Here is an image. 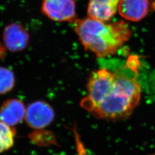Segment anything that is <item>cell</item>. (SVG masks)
<instances>
[{"label":"cell","mask_w":155,"mask_h":155,"mask_svg":"<svg viewBox=\"0 0 155 155\" xmlns=\"http://www.w3.org/2000/svg\"><path fill=\"white\" fill-rule=\"evenodd\" d=\"M75 8L74 0H43L41 6L45 15L58 22H74Z\"/></svg>","instance_id":"cell-3"},{"label":"cell","mask_w":155,"mask_h":155,"mask_svg":"<svg viewBox=\"0 0 155 155\" xmlns=\"http://www.w3.org/2000/svg\"><path fill=\"white\" fill-rule=\"evenodd\" d=\"M121 16L131 21H139L148 15L149 0H121L118 6Z\"/></svg>","instance_id":"cell-7"},{"label":"cell","mask_w":155,"mask_h":155,"mask_svg":"<svg viewBox=\"0 0 155 155\" xmlns=\"http://www.w3.org/2000/svg\"><path fill=\"white\" fill-rule=\"evenodd\" d=\"M55 117L52 107L43 101H36L28 105L26 109L25 120L29 127L42 129L48 126Z\"/></svg>","instance_id":"cell-4"},{"label":"cell","mask_w":155,"mask_h":155,"mask_svg":"<svg viewBox=\"0 0 155 155\" xmlns=\"http://www.w3.org/2000/svg\"><path fill=\"white\" fill-rule=\"evenodd\" d=\"M16 131L0 120V154L10 150L14 145Z\"/></svg>","instance_id":"cell-9"},{"label":"cell","mask_w":155,"mask_h":155,"mask_svg":"<svg viewBox=\"0 0 155 155\" xmlns=\"http://www.w3.org/2000/svg\"><path fill=\"white\" fill-rule=\"evenodd\" d=\"M15 84V76L11 69L0 67V94L10 92Z\"/></svg>","instance_id":"cell-10"},{"label":"cell","mask_w":155,"mask_h":155,"mask_svg":"<svg viewBox=\"0 0 155 155\" xmlns=\"http://www.w3.org/2000/svg\"><path fill=\"white\" fill-rule=\"evenodd\" d=\"M121 0H89V17L101 21H108L114 16Z\"/></svg>","instance_id":"cell-8"},{"label":"cell","mask_w":155,"mask_h":155,"mask_svg":"<svg viewBox=\"0 0 155 155\" xmlns=\"http://www.w3.org/2000/svg\"><path fill=\"white\" fill-rule=\"evenodd\" d=\"M4 54V50L3 49L2 47L0 45V57L2 56Z\"/></svg>","instance_id":"cell-12"},{"label":"cell","mask_w":155,"mask_h":155,"mask_svg":"<svg viewBox=\"0 0 155 155\" xmlns=\"http://www.w3.org/2000/svg\"><path fill=\"white\" fill-rule=\"evenodd\" d=\"M25 113V107L21 100L16 98L6 100L0 106V120L14 127L22 122Z\"/></svg>","instance_id":"cell-6"},{"label":"cell","mask_w":155,"mask_h":155,"mask_svg":"<svg viewBox=\"0 0 155 155\" xmlns=\"http://www.w3.org/2000/svg\"><path fill=\"white\" fill-rule=\"evenodd\" d=\"M2 39L7 50L13 52H18L27 47L29 41V35L21 24L13 22L4 28Z\"/></svg>","instance_id":"cell-5"},{"label":"cell","mask_w":155,"mask_h":155,"mask_svg":"<svg viewBox=\"0 0 155 155\" xmlns=\"http://www.w3.org/2000/svg\"><path fill=\"white\" fill-rule=\"evenodd\" d=\"M139 64V58L131 56L115 72L102 68L93 72L81 106L100 119L114 121L129 117L140 100V86L136 79Z\"/></svg>","instance_id":"cell-1"},{"label":"cell","mask_w":155,"mask_h":155,"mask_svg":"<svg viewBox=\"0 0 155 155\" xmlns=\"http://www.w3.org/2000/svg\"><path fill=\"white\" fill-rule=\"evenodd\" d=\"M29 138L34 144L38 145H48L56 143L53 134L48 131L38 129L29 135Z\"/></svg>","instance_id":"cell-11"},{"label":"cell","mask_w":155,"mask_h":155,"mask_svg":"<svg viewBox=\"0 0 155 155\" xmlns=\"http://www.w3.org/2000/svg\"><path fill=\"white\" fill-rule=\"evenodd\" d=\"M74 29L84 48L99 58L116 54L132 35L128 24L123 21L106 23L89 17L77 19Z\"/></svg>","instance_id":"cell-2"}]
</instances>
